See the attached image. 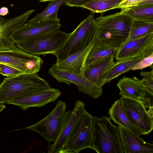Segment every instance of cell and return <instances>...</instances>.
I'll list each match as a JSON object with an SVG mask.
<instances>
[{"instance_id": "obj_3", "label": "cell", "mask_w": 153, "mask_h": 153, "mask_svg": "<svg viewBox=\"0 0 153 153\" xmlns=\"http://www.w3.org/2000/svg\"><path fill=\"white\" fill-rule=\"evenodd\" d=\"M91 13L82 20L70 35L60 48L53 54L57 61L66 59L89 45L95 40L96 27Z\"/></svg>"}, {"instance_id": "obj_27", "label": "cell", "mask_w": 153, "mask_h": 153, "mask_svg": "<svg viewBox=\"0 0 153 153\" xmlns=\"http://www.w3.org/2000/svg\"><path fill=\"white\" fill-rule=\"evenodd\" d=\"M118 49L102 47L96 43L90 51L85 63L88 66L108 56H115Z\"/></svg>"}, {"instance_id": "obj_26", "label": "cell", "mask_w": 153, "mask_h": 153, "mask_svg": "<svg viewBox=\"0 0 153 153\" xmlns=\"http://www.w3.org/2000/svg\"><path fill=\"white\" fill-rule=\"evenodd\" d=\"M123 0H92L82 6L92 12V13H102L116 9Z\"/></svg>"}, {"instance_id": "obj_10", "label": "cell", "mask_w": 153, "mask_h": 153, "mask_svg": "<svg viewBox=\"0 0 153 153\" xmlns=\"http://www.w3.org/2000/svg\"><path fill=\"white\" fill-rule=\"evenodd\" d=\"M97 31L129 35L133 18L120 11L94 19Z\"/></svg>"}, {"instance_id": "obj_2", "label": "cell", "mask_w": 153, "mask_h": 153, "mask_svg": "<svg viewBox=\"0 0 153 153\" xmlns=\"http://www.w3.org/2000/svg\"><path fill=\"white\" fill-rule=\"evenodd\" d=\"M91 149L98 153H123L118 127L109 117H93Z\"/></svg>"}, {"instance_id": "obj_9", "label": "cell", "mask_w": 153, "mask_h": 153, "mask_svg": "<svg viewBox=\"0 0 153 153\" xmlns=\"http://www.w3.org/2000/svg\"><path fill=\"white\" fill-rule=\"evenodd\" d=\"M128 115L141 130L142 135H147L153 129V119L148 114L141 100L122 97L120 99Z\"/></svg>"}, {"instance_id": "obj_6", "label": "cell", "mask_w": 153, "mask_h": 153, "mask_svg": "<svg viewBox=\"0 0 153 153\" xmlns=\"http://www.w3.org/2000/svg\"><path fill=\"white\" fill-rule=\"evenodd\" d=\"M67 108L65 102L58 100L54 109L46 117L37 123L24 129L37 133L49 144L54 142L61 130Z\"/></svg>"}, {"instance_id": "obj_14", "label": "cell", "mask_w": 153, "mask_h": 153, "mask_svg": "<svg viewBox=\"0 0 153 153\" xmlns=\"http://www.w3.org/2000/svg\"><path fill=\"white\" fill-rule=\"evenodd\" d=\"M58 89L50 88L43 91L29 94L13 99L7 102L19 106L22 110L31 107H41L55 101L61 95Z\"/></svg>"}, {"instance_id": "obj_30", "label": "cell", "mask_w": 153, "mask_h": 153, "mask_svg": "<svg viewBox=\"0 0 153 153\" xmlns=\"http://www.w3.org/2000/svg\"><path fill=\"white\" fill-rule=\"evenodd\" d=\"M21 74L23 73L13 67L0 63V74L3 76H12Z\"/></svg>"}, {"instance_id": "obj_38", "label": "cell", "mask_w": 153, "mask_h": 153, "mask_svg": "<svg viewBox=\"0 0 153 153\" xmlns=\"http://www.w3.org/2000/svg\"><path fill=\"white\" fill-rule=\"evenodd\" d=\"M1 81L0 80V84L1 83Z\"/></svg>"}, {"instance_id": "obj_29", "label": "cell", "mask_w": 153, "mask_h": 153, "mask_svg": "<svg viewBox=\"0 0 153 153\" xmlns=\"http://www.w3.org/2000/svg\"><path fill=\"white\" fill-rule=\"evenodd\" d=\"M153 63V53L149 56L145 57L136 62L129 69V71L142 70L151 66Z\"/></svg>"}, {"instance_id": "obj_23", "label": "cell", "mask_w": 153, "mask_h": 153, "mask_svg": "<svg viewBox=\"0 0 153 153\" xmlns=\"http://www.w3.org/2000/svg\"><path fill=\"white\" fill-rule=\"evenodd\" d=\"M69 0H54L51 1L46 8L35 17L27 21L30 24H33L42 21L56 20L57 12L60 7Z\"/></svg>"}, {"instance_id": "obj_1", "label": "cell", "mask_w": 153, "mask_h": 153, "mask_svg": "<svg viewBox=\"0 0 153 153\" xmlns=\"http://www.w3.org/2000/svg\"><path fill=\"white\" fill-rule=\"evenodd\" d=\"M37 73L21 74L7 76L0 84V103L51 88Z\"/></svg>"}, {"instance_id": "obj_24", "label": "cell", "mask_w": 153, "mask_h": 153, "mask_svg": "<svg viewBox=\"0 0 153 153\" xmlns=\"http://www.w3.org/2000/svg\"><path fill=\"white\" fill-rule=\"evenodd\" d=\"M153 32V19H133L127 41L138 39Z\"/></svg>"}, {"instance_id": "obj_34", "label": "cell", "mask_w": 153, "mask_h": 153, "mask_svg": "<svg viewBox=\"0 0 153 153\" xmlns=\"http://www.w3.org/2000/svg\"><path fill=\"white\" fill-rule=\"evenodd\" d=\"M147 112L150 117L153 119V106L149 108L147 110Z\"/></svg>"}, {"instance_id": "obj_5", "label": "cell", "mask_w": 153, "mask_h": 153, "mask_svg": "<svg viewBox=\"0 0 153 153\" xmlns=\"http://www.w3.org/2000/svg\"><path fill=\"white\" fill-rule=\"evenodd\" d=\"M70 35L59 29L15 44L17 48L28 53L45 56L59 50Z\"/></svg>"}, {"instance_id": "obj_25", "label": "cell", "mask_w": 153, "mask_h": 153, "mask_svg": "<svg viewBox=\"0 0 153 153\" xmlns=\"http://www.w3.org/2000/svg\"><path fill=\"white\" fill-rule=\"evenodd\" d=\"M121 9V12L134 19H153V4L138 5Z\"/></svg>"}, {"instance_id": "obj_18", "label": "cell", "mask_w": 153, "mask_h": 153, "mask_svg": "<svg viewBox=\"0 0 153 153\" xmlns=\"http://www.w3.org/2000/svg\"><path fill=\"white\" fill-rule=\"evenodd\" d=\"M108 114L110 120L115 124L121 126L137 137L142 135L141 130L126 113L120 99L116 100L109 108Z\"/></svg>"}, {"instance_id": "obj_15", "label": "cell", "mask_w": 153, "mask_h": 153, "mask_svg": "<svg viewBox=\"0 0 153 153\" xmlns=\"http://www.w3.org/2000/svg\"><path fill=\"white\" fill-rule=\"evenodd\" d=\"M95 43V39L81 50L64 60L56 61L53 65L60 70L81 75H84L86 59Z\"/></svg>"}, {"instance_id": "obj_22", "label": "cell", "mask_w": 153, "mask_h": 153, "mask_svg": "<svg viewBox=\"0 0 153 153\" xmlns=\"http://www.w3.org/2000/svg\"><path fill=\"white\" fill-rule=\"evenodd\" d=\"M128 36L96 30L95 41L97 44L101 46L118 50L127 41Z\"/></svg>"}, {"instance_id": "obj_20", "label": "cell", "mask_w": 153, "mask_h": 153, "mask_svg": "<svg viewBox=\"0 0 153 153\" xmlns=\"http://www.w3.org/2000/svg\"><path fill=\"white\" fill-rule=\"evenodd\" d=\"M114 56H106L85 68L84 74L90 81L102 87L105 75L114 63Z\"/></svg>"}, {"instance_id": "obj_32", "label": "cell", "mask_w": 153, "mask_h": 153, "mask_svg": "<svg viewBox=\"0 0 153 153\" xmlns=\"http://www.w3.org/2000/svg\"><path fill=\"white\" fill-rule=\"evenodd\" d=\"M92 0H69L65 3V4L70 7H82V6Z\"/></svg>"}, {"instance_id": "obj_35", "label": "cell", "mask_w": 153, "mask_h": 153, "mask_svg": "<svg viewBox=\"0 0 153 153\" xmlns=\"http://www.w3.org/2000/svg\"><path fill=\"white\" fill-rule=\"evenodd\" d=\"M6 107V106L4 103H0V113Z\"/></svg>"}, {"instance_id": "obj_21", "label": "cell", "mask_w": 153, "mask_h": 153, "mask_svg": "<svg viewBox=\"0 0 153 153\" xmlns=\"http://www.w3.org/2000/svg\"><path fill=\"white\" fill-rule=\"evenodd\" d=\"M144 58L143 56H136L117 60L114 62L105 75L104 79V83H109L121 74L128 71L131 67Z\"/></svg>"}, {"instance_id": "obj_33", "label": "cell", "mask_w": 153, "mask_h": 153, "mask_svg": "<svg viewBox=\"0 0 153 153\" xmlns=\"http://www.w3.org/2000/svg\"><path fill=\"white\" fill-rule=\"evenodd\" d=\"M8 8L5 7H3L0 8V16H4L6 15L8 13Z\"/></svg>"}, {"instance_id": "obj_28", "label": "cell", "mask_w": 153, "mask_h": 153, "mask_svg": "<svg viewBox=\"0 0 153 153\" xmlns=\"http://www.w3.org/2000/svg\"><path fill=\"white\" fill-rule=\"evenodd\" d=\"M151 71H142L140 75L143 78L140 80L143 85L145 88L147 92L153 95V70L152 65Z\"/></svg>"}, {"instance_id": "obj_11", "label": "cell", "mask_w": 153, "mask_h": 153, "mask_svg": "<svg viewBox=\"0 0 153 153\" xmlns=\"http://www.w3.org/2000/svg\"><path fill=\"white\" fill-rule=\"evenodd\" d=\"M153 53V32L137 39L127 41L119 49L114 57L117 60L138 56L145 57Z\"/></svg>"}, {"instance_id": "obj_4", "label": "cell", "mask_w": 153, "mask_h": 153, "mask_svg": "<svg viewBox=\"0 0 153 153\" xmlns=\"http://www.w3.org/2000/svg\"><path fill=\"white\" fill-rule=\"evenodd\" d=\"M93 116L85 109L74 123L60 153H78L92 148Z\"/></svg>"}, {"instance_id": "obj_12", "label": "cell", "mask_w": 153, "mask_h": 153, "mask_svg": "<svg viewBox=\"0 0 153 153\" xmlns=\"http://www.w3.org/2000/svg\"><path fill=\"white\" fill-rule=\"evenodd\" d=\"M59 19L42 21L33 24L27 23L14 30L10 38L16 43L22 42L43 34L59 29Z\"/></svg>"}, {"instance_id": "obj_37", "label": "cell", "mask_w": 153, "mask_h": 153, "mask_svg": "<svg viewBox=\"0 0 153 153\" xmlns=\"http://www.w3.org/2000/svg\"><path fill=\"white\" fill-rule=\"evenodd\" d=\"M54 0H40L39 1V2H45L47 1H53Z\"/></svg>"}, {"instance_id": "obj_17", "label": "cell", "mask_w": 153, "mask_h": 153, "mask_svg": "<svg viewBox=\"0 0 153 153\" xmlns=\"http://www.w3.org/2000/svg\"><path fill=\"white\" fill-rule=\"evenodd\" d=\"M120 136L124 152L125 153H153V144L137 137L120 125Z\"/></svg>"}, {"instance_id": "obj_8", "label": "cell", "mask_w": 153, "mask_h": 153, "mask_svg": "<svg viewBox=\"0 0 153 153\" xmlns=\"http://www.w3.org/2000/svg\"><path fill=\"white\" fill-rule=\"evenodd\" d=\"M49 74L59 82L70 85L73 84L81 93L97 99L103 94L102 87L90 81L83 75L76 74L59 69L52 65L49 69Z\"/></svg>"}, {"instance_id": "obj_36", "label": "cell", "mask_w": 153, "mask_h": 153, "mask_svg": "<svg viewBox=\"0 0 153 153\" xmlns=\"http://www.w3.org/2000/svg\"><path fill=\"white\" fill-rule=\"evenodd\" d=\"M5 20V18H2L0 16V26L3 24Z\"/></svg>"}, {"instance_id": "obj_13", "label": "cell", "mask_w": 153, "mask_h": 153, "mask_svg": "<svg viewBox=\"0 0 153 153\" xmlns=\"http://www.w3.org/2000/svg\"><path fill=\"white\" fill-rule=\"evenodd\" d=\"M85 109L84 103L77 100L75 102L74 108L66 111L60 133L53 144H49L48 153H60L74 123Z\"/></svg>"}, {"instance_id": "obj_16", "label": "cell", "mask_w": 153, "mask_h": 153, "mask_svg": "<svg viewBox=\"0 0 153 153\" xmlns=\"http://www.w3.org/2000/svg\"><path fill=\"white\" fill-rule=\"evenodd\" d=\"M35 10H28L17 17L5 20L0 26V51L10 49L16 47L15 43L10 38L15 30L24 24Z\"/></svg>"}, {"instance_id": "obj_19", "label": "cell", "mask_w": 153, "mask_h": 153, "mask_svg": "<svg viewBox=\"0 0 153 153\" xmlns=\"http://www.w3.org/2000/svg\"><path fill=\"white\" fill-rule=\"evenodd\" d=\"M117 85L120 91L119 94L122 97L142 100L148 93L140 80L135 76H123L119 80Z\"/></svg>"}, {"instance_id": "obj_7", "label": "cell", "mask_w": 153, "mask_h": 153, "mask_svg": "<svg viewBox=\"0 0 153 153\" xmlns=\"http://www.w3.org/2000/svg\"><path fill=\"white\" fill-rule=\"evenodd\" d=\"M44 62L40 57L26 52L16 47L0 51V63L13 67L23 74L37 73Z\"/></svg>"}, {"instance_id": "obj_31", "label": "cell", "mask_w": 153, "mask_h": 153, "mask_svg": "<svg viewBox=\"0 0 153 153\" xmlns=\"http://www.w3.org/2000/svg\"><path fill=\"white\" fill-rule=\"evenodd\" d=\"M145 0H123L116 8H123L128 7L140 4Z\"/></svg>"}]
</instances>
